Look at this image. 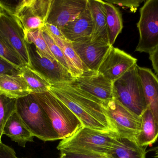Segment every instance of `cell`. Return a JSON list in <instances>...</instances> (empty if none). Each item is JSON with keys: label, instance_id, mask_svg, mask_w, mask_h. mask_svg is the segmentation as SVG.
I'll list each match as a JSON object with an SVG mask.
<instances>
[{"label": "cell", "instance_id": "cell-33", "mask_svg": "<svg viewBox=\"0 0 158 158\" xmlns=\"http://www.w3.org/2000/svg\"><path fill=\"white\" fill-rule=\"evenodd\" d=\"M43 28L47 31L50 34L54 35L56 37H58L62 40H68L63 34L62 31L58 27L53 25V24L46 23Z\"/></svg>", "mask_w": 158, "mask_h": 158}, {"label": "cell", "instance_id": "cell-5", "mask_svg": "<svg viewBox=\"0 0 158 158\" xmlns=\"http://www.w3.org/2000/svg\"><path fill=\"white\" fill-rule=\"evenodd\" d=\"M137 64L113 83V98L128 110L141 117L147 108Z\"/></svg>", "mask_w": 158, "mask_h": 158}, {"label": "cell", "instance_id": "cell-14", "mask_svg": "<svg viewBox=\"0 0 158 158\" xmlns=\"http://www.w3.org/2000/svg\"><path fill=\"white\" fill-rule=\"evenodd\" d=\"M88 0H52L46 23L62 30L76 19L86 7Z\"/></svg>", "mask_w": 158, "mask_h": 158}, {"label": "cell", "instance_id": "cell-32", "mask_svg": "<svg viewBox=\"0 0 158 158\" xmlns=\"http://www.w3.org/2000/svg\"><path fill=\"white\" fill-rule=\"evenodd\" d=\"M0 158H20L17 156L13 148L2 143H0Z\"/></svg>", "mask_w": 158, "mask_h": 158}, {"label": "cell", "instance_id": "cell-15", "mask_svg": "<svg viewBox=\"0 0 158 158\" xmlns=\"http://www.w3.org/2000/svg\"><path fill=\"white\" fill-rule=\"evenodd\" d=\"M145 147L140 146L135 137L117 133L109 158H146Z\"/></svg>", "mask_w": 158, "mask_h": 158}, {"label": "cell", "instance_id": "cell-7", "mask_svg": "<svg viewBox=\"0 0 158 158\" xmlns=\"http://www.w3.org/2000/svg\"><path fill=\"white\" fill-rule=\"evenodd\" d=\"M52 0H22L13 16L23 31L41 29L47 22Z\"/></svg>", "mask_w": 158, "mask_h": 158}, {"label": "cell", "instance_id": "cell-20", "mask_svg": "<svg viewBox=\"0 0 158 158\" xmlns=\"http://www.w3.org/2000/svg\"><path fill=\"white\" fill-rule=\"evenodd\" d=\"M31 93L24 79L18 75H0V95L18 99Z\"/></svg>", "mask_w": 158, "mask_h": 158}, {"label": "cell", "instance_id": "cell-3", "mask_svg": "<svg viewBox=\"0 0 158 158\" xmlns=\"http://www.w3.org/2000/svg\"><path fill=\"white\" fill-rule=\"evenodd\" d=\"M117 133L101 131L83 127L72 136L62 140L58 150L107 156Z\"/></svg>", "mask_w": 158, "mask_h": 158}, {"label": "cell", "instance_id": "cell-16", "mask_svg": "<svg viewBox=\"0 0 158 158\" xmlns=\"http://www.w3.org/2000/svg\"><path fill=\"white\" fill-rule=\"evenodd\" d=\"M93 28L92 16L87 2L85 10L76 19L68 23L61 31L68 41L74 42L79 39L91 37Z\"/></svg>", "mask_w": 158, "mask_h": 158}, {"label": "cell", "instance_id": "cell-35", "mask_svg": "<svg viewBox=\"0 0 158 158\" xmlns=\"http://www.w3.org/2000/svg\"><path fill=\"white\" fill-rule=\"evenodd\" d=\"M152 150L154 152V157L158 158V146L156 148H154Z\"/></svg>", "mask_w": 158, "mask_h": 158}, {"label": "cell", "instance_id": "cell-26", "mask_svg": "<svg viewBox=\"0 0 158 158\" xmlns=\"http://www.w3.org/2000/svg\"><path fill=\"white\" fill-rule=\"evenodd\" d=\"M16 100L0 95V141L6 122L16 111Z\"/></svg>", "mask_w": 158, "mask_h": 158}, {"label": "cell", "instance_id": "cell-29", "mask_svg": "<svg viewBox=\"0 0 158 158\" xmlns=\"http://www.w3.org/2000/svg\"><path fill=\"white\" fill-rule=\"evenodd\" d=\"M106 1L112 4H116L123 8L129 9L131 12L133 13L136 12L140 4L145 2L143 0H106Z\"/></svg>", "mask_w": 158, "mask_h": 158}, {"label": "cell", "instance_id": "cell-36", "mask_svg": "<svg viewBox=\"0 0 158 158\" xmlns=\"http://www.w3.org/2000/svg\"><path fill=\"white\" fill-rule=\"evenodd\" d=\"M2 143V141H0V143Z\"/></svg>", "mask_w": 158, "mask_h": 158}, {"label": "cell", "instance_id": "cell-24", "mask_svg": "<svg viewBox=\"0 0 158 158\" xmlns=\"http://www.w3.org/2000/svg\"><path fill=\"white\" fill-rule=\"evenodd\" d=\"M19 75L26 81L31 93H43L50 91L52 84L30 66L24 65L19 69Z\"/></svg>", "mask_w": 158, "mask_h": 158}, {"label": "cell", "instance_id": "cell-22", "mask_svg": "<svg viewBox=\"0 0 158 158\" xmlns=\"http://www.w3.org/2000/svg\"><path fill=\"white\" fill-rule=\"evenodd\" d=\"M42 30L47 33L63 51L69 66V70L74 78L84 71L82 63L73 47V43L68 40H63L52 35L44 28Z\"/></svg>", "mask_w": 158, "mask_h": 158}, {"label": "cell", "instance_id": "cell-18", "mask_svg": "<svg viewBox=\"0 0 158 158\" xmlns=\"http://www.w3.org/2000/svg\"><path fill=\"white\" fill-rule=\"evenodd\" d=\"M88 4L93 24V31L90 37L91 41L109 44L106 15L104 1L88 0Z\"/></svg>", "mask_w": 158, "mask_h": 158}, {"label": "cell", "instance_id": "cell-21", "mask_svg": "<svg viewBox=\"0 0 158 158\" xmlns=\"http://www.w3.org/2000/svg\"><path fill=\"white\" fill-rule=\"evenodd\" d=\"M142 125L140 132L136 136V142L142 147L151 146L158 139V124L150 109L147 107L141 116Z\"/></svg>", "mask_w": 158, "mask_h": 158}, {"label": "cell", "instance_id": "cell-2", "mask_svg": "<svg viewBox=\"0 0 158 158\" xmlns=\"http://www.w3.org/2000/svg\"><path fill=\"white\" fill-rule=\"evenodd\" d=\"M16 112L33 136L44 142L59 140L50 118L34 94L17 99Z\"/></svg>", "mask_w": 158, "mask_h": 158}, {"label": "cell", "instance_id": "cell-8", "mask_svg": "<svg viewBox=\"0 0 158 158\" xmlns=\"http://www.w3.org/2000/svg\"><path fill=\"white\" fill-rule=\"evenodd\" d=\"M107 115L118 134L136 138L140 132L141 117L134 114L113 99L103 102Z\"/></svg>", "mask_w": 158, "mask_h": 158}, {"label": "cell", "instance_id": "cell-30", "mask_svg": "<svg viewBox=\"0 0 158 158\" xmlns=\"http://www.w3.org/2000/svg\"><path fill=\"white\" fill-rule=\"evenodd\" d=\"M19 73V68L0 56V75H18Z\"/></svg>", "mask_w": 158, "mask_h": 158}, {"label": "cell", "instance_id": "cell-19", "mask_svg": "<svg viewBox=\"0 0 158 158\" xmlns=\"http://www.w3.org/2000/svg\"><path fill=\"white\" fill-rule=\"evenodd\" d=\"M11 138L12 141L23 147L28 142H33L34 136L25 126L16 112L13 113L4 127L3 135Z\"/></svg>", "mask_w": 158, "mask_h": 158}, {"label": "cell", "instance_id": "cell-10", "mask_svg": "<svg viewBox=\"0 0 158 158\" xmlns=\"http://www.w3.org/2000/svg\"><path fill=\"white\" fill-rule=\"evenodd\" d=\"M69 83L102 102L113 98V82L98 71L85 70Z\"/></svg>", "mask_w": 158, "mask_h": 158}, {"label": "cell", "instance_id": "cell-28", "mask_svg": "<svg viewBox=\"0 0 158 158\" xmlns=\"http://www.w3.org/2000/svg\"><path fill=\"white\" fill-rule=\"evenodd\" d=\"M42 31L44 39L55 58L60 64L70 71L68 63L63 51L46 32L43 30H42Z\"/></svg>", "mask_w": 158, "mask_h": 158}, {"label": "cell", "instance_id": "cell-1", "mask_svg": "<svg viewBox=\"0 0 158 158\" xmlns=\"http://www.w3.org/2000/svg\"><path fill=\"white\" fill-rule=\"evenodd\" d=\"M49 92L64 103L84 127L101 131L117 133L102 101L69 83L52 84Z\"/></svg>", "mask_w": 158, "mask_h": 158}, {"label": "cell", "instance_id": "cell-4", "mask_svg": "<svg viewBox=\"0 0 158 158\" xmlns=\"http://www.w3.org/2000/svg\"><path fill=\"white\" fill-rule=\"evenodd\" d=\"M33 94L50 118L59 140L72 136L84 127L77 117L50 92Z\"/></svg>", "mask_w": 158, "mask_h": 158}, {"label": "cell", "instance_id": "cell-34", "mask_svg": "<svg viewBox=\"0 0 158 158\" xmlns=\"http://www.w3.org/2000/svg\"><path fill=\"white\" fill-rule=\"evenodd\" d=\"M149 55L153 69L156 73L158 74V45L149 53Z\"/></svg>", "mask_w": 158, "mask_h": 158}, {"label": "cell", "instance_id": "cell-9", "mask_svg": "<svg viewBox=\"0 0 158 158\" xmlns=\"http://www.w3.org/2000/svg\"><path fill=\"white\" fill-rule=\"evenodd\" d=\"M27 43L30 66L44 77L51 84L71 83L75 78L70 71L57 60L52 61L41 57L32 44Z\"/></svg>", "mask_w": 158, "mask_h": 158}, {"label": "cell", "instance_id": "cell-23", "mask_svg": "<svg viewBox=\"0 0 158 158\" xmlns=\"http://www.w3.org/2000/svg\"><path fill=\"white\" fill-rule=\"evenodd\" d=\"M106 15L109 44L113 46L117 37L123 28L122 16L118 8L114 5L104 1Z\"/></svg>", "mask_w": 158, "mask_h": 158}, {"label": "cell", "instance_id": "cell-12", "mask_svg": "<svg viewBox=\"0 0 158 158\" xmlns=\"http://www.w3.org/2000/svg\"><path fill=\"white\" fill-rule=\"evenodd\" d=\"M72 43L82 63L84 71H98L101 62L112 46L106 43L92 41L90 37L79 39Z\"/></svg>", "mask_w": 158, "mask_h": 158}, {"label": "cell", "instance_id": "cell-17", "mask_svg": "<svg viewBox=\"0 0 158 158\" xmlns=\"http://www.w3.org/2000/svg\"><path fill=\"white\" fill-rule=\"evenodd\" d=\"M147 107L158 124V78L150 69L138 66Z\"/></svg>", "mask_w": 158, "mask_h": 158}, {"label": "cell", "instance_id": "cell-13", "mask_svg": "<svg viewBox=\"0 0 158 158\" xmlns=\"http://www.w3.org/2000/svg\"><path fill=\"white\" fill-rule=\"evenodd\" d=\"M137 61L135 58L112 46L101 62L98 71L113 83L137 64Z\"/></svg>", "mask_w": 158, "mask_h": 158}, {"label": "cell", "instance_id": "cell-25", "mask_svg": "<svg viewBox=\"0 0 158 158\" xmlns=\"http://www.w3.org/2000/svg\"><path fill=\"white\" fill-rule=\"evenodd\" d=\"M23 31L26 42L34 45L40 56L48 58L52 61L56 60L44 39L41 29Z\"/></svg>", "mask_w": 158, "mask_h": 158}, {"label": "cell", "instance_id": "cell-27", "mask_svg": "<svg viewBox=\"0 0 158 158\" xmlns=\"http://www.w3.org/2000/svg\"><path fill=\"white\" fill-rule=\"evenodd\" d=\"M0 56L19 68L25 65L18 54L1 35Z\"/></svg>", "mask_w": 158, "mask_h": 158}, {"label": "cell", "instance_id": "cell-31", "mask_svg": "<svg viewBox=\"0 0 158 158\" xmlns=\"http://www.w3.org/2000/svg\"><path fill=\"white\" fill-rule=\"evenodd\" d=\"M59 158H109L107 156L91 153H83L80 152L61 150Z\"/></svg>", "mask_w": 158, "mask_h": 158}, {"label": "cell", "instance_id": "cell-6", "mask_svg": "<svg viewBox=\"0 0 158 158\" xmlns=\"http://www.w3.org/2000/svg\"><path fill=\"white\" fill-rule=\"evenodd\" d=\"M137 27L140 37L135 51L149 54L158 45V0L145 1Z\"/></svg>", "mask_w": 158, "mask_h": 158}, {"label": "cell", "instance_id": "cell-11", "mask_svg": "<svg viewBox=\"0 0 158 158\" xmlns=\"http://www.w3.org/2000/svg\"><path fill=\"white\" fill-rule=\"evenodd\" d=\"M0 35L18 54L24 64L30 66L29 57L23 29L13 15L1 9Z\"/></svg>", "mask_w": 158, "mask_h": 158}]
</instances>
